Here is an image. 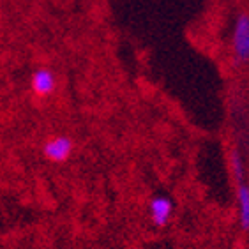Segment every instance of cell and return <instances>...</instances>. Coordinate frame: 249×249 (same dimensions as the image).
I'll use <instances>...</instances> for the list:
<instances>
[{
    "label": "cell",
    "mask_w": 249,
    "mask_h": 249,
    "mask_svg": "<svg viewBox=\"0 0 249 249\" xmlns=\"http://www.w3.org/2000/svg\"><path fill=\"white\" fill-rule=\"evenodd\" d=\"M74 150V140L69 134H53L44 140L41 152H43L44 159L50 163L62 164L69 161Z\"/></svg>",
    "instance_id": "6da1fadb"
},
{
    "label": "cell",
    "mask_w": 249,
    "mask_h": 249,
    "mask_svg": "<svg viewBox=\"0 0 249 249\" xmlns=\"http://www.w3.org/2000/svg\"><path fill=\"white\" fill-rule=\"evenodd\" d=\"M231 48L237 64H244L249 60V15H240L235 19Z\"/></svg>",
    "instance_id": "7a4b0ae2"
},
{
    "label": "cell",
    "mask_w": 249,
    "mask_h": 249,
    "mask_svg": "<svg viewBox=\"0 0 249 249\" xmlns=\"http://www.w3.org/2000/svg\"><path fill=\"white\" fill-rule=\"evenodd\" d=\"M57 89V76L52 67L41 66L32 72L30 76V90L39 99H46Z\"/></svg>",
    "instance_id": "3957f363"
},
{
    "label": "cell",
    "mask_w": 249,
    "mask_h": 249,
    "mask_svg": "<svg viewBox=\"0 0 249 249\" xmlns=\"http://www.w3.org/2000/svg\"><path fill=\"white\" fill-rule=\"evenodd\" d=\"M149 212H150V219L158 228H163L168 225V221L172 219L173 214V201L170 196H164V195H158L154 196L149 203Z\"/></svg>",
    "instance_id": "277c9868"
},
{
    "label": "cell",
    "mask_w": 249,
    "mask_h": 249,
    "mask_svg": "<svg viewBox=\"0 0 249 249\" xmlns=\"http://www.w3.org/2000/svg\"><path fill=\"white\" fill-rule=\"evenodd\" d=\"M237 203H239V219L240 226L249 230V184L237 182Z\"/></svg>",
    "instance_id": "5b68a950"
},
{
    "label": "cell",
    "mask_w": 249,
    "mask_h": 249,
    "mask_svg": "<svg viewBox=\"0 0 249 249\" xmlns=\"http://www.w3.org/2000/svg\"><path fill=\"white\" fill-rule=\"evenodd\" d=\"M231 172H233V177L237 182H244L246 180V170H244V161L240 158V154L237 150L231 152Z\"/></svg>",
    "instance_id": "8992f818"
}]
</instances>
